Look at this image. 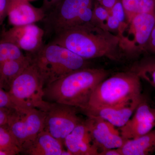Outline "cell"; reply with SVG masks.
Here are the masks:
<instances>
[{
    "label": "cell",
    "mask_w": 155,
    "mask_h": 155,
    "mask_svg": "<svg viewBox=\"0 0 155 155\" xmlns=\"http://www.w3.org/2000/svg\"><path fill=\"white\" fill-rule=\"evenodd\" d=\"M54 35L51 42L86 60L102 57L119 59V36L92 22L65 29Z\"/></svg>",
    "instance_id": "obj_1"
},
{
    "label": "cell",
    "mask_w": 155,
    "mask_h": 155,
    "mask_svg": "<svg viewBox=\"0 0 155 155\" xmlns=\"http://www.w3.org/2000/svg\"><path fill=\"white\" fill-rule=\"evenodd\" d=\"M108 75V71L102 68L79 69L45 87V100L73 106L83 111L96 87Z\"/></svg>",
    "instance_id": "obj_2"
},
{
    "label": "cell",
    "mask_w": 155,
    "mask_h": 155,
    "mask_svg": "<svg viewBox=\"0 0 155 155\" xmlns=\"http://www.w3.org/2000/svg\"><path fill=\"white\" fill-rule=\"evenodd\" d=\"M30 55L45 87L69 73L89 67L88 60L52 42L44 45L38 51Z\"/></svg>",
    "instance_id": "obj_3"
},
{
    "label": "cell",
    "mask_w": 155,
    "mask_h": 155,
    "mask_svg": "<svg viewBox=\"0 0 155 155\" xmlns=\"http://www.w3.org/2000/svg\"><path fill=\"white\" fill-rule=\"evenodd\" d=\"M140 78L129 70L106 78L98 84L93 93L88 109L119 105L142 96Z\"/></svg>",
    "instance_id": "obj_4"
},
{
    "label": "cell",
    "mask_w": 155,
    "mask_h": 155,
    "mask_svg": "<svg viewBox=\"0 0 155 155\" xmlns=\"http://www.w3.org/2000/svg\"><path fill=\"white\" fill-rule=\"evenodd\" d=\"M45 87L43 79L32 61L14 79L8 91L15 109L34 108L45 112L50 102L45 100Z\"/></svg>",
    "instance_id": "obj_5"
},
{
    "label": "cell",
    "mask_w": 155,
    "mask_h": 155,
    "mask_svg": "<svg viewBox=\"0 0 155 155\" xmlns=\"http://www.w3.org/2000/svg\"><path fill=\"white\" fill-rule=\"evenodd\" d=\"M45 112L34 108H19L10 112L8 127L22 153L44 130Z\"/></svg>",
    "instance_id": "obj_6"
},
{
    "label": "cell",
    "mask_w": 155,
    "mask_h": 155,
    "mask_svg": "<svg viewBox=\"0 0 155 155\" xmlns=\"http://www.w3.org/2000/svg\"><path fill=\"white\" fill-rule=\"evenodd\" d=\"M155 24V12L134 16L118 34L121 51L130 57L147 52L150 35Z\"/></svg>",
    "instance_id": "obj_7"
},
{
    "label": "cell",
    "mask_w": 155,
    "mask_h": 155,
    "mask_svg": "<svg viewBox=\"0 0 155 155\" xmlns=\"http://www.w3.org/2000/svg\"><path fill=\"white\" fill-rule=\"evenodd\" d=\"M79 109L64 104L50 102L45 112L44 130L64 145L67 136L83 121L78 116Z\"/></svg>",
    "instance_id": "obj_8"
},
{
    "label": "cell",
    "mask_w": 155,
    "mask_h": 155,
    "mask_svg": "<svg viewBox=\"0 0 155 155\" xmlns=\"http://www.w3.org/2000/svg\"><path fill=\"white\" fill-rule=\"evenodd\" d=\"M95 0H62L46 15L43 21L47 32L56 34L65 30L84 8L93 5Z\"/></svg>",
    "instance_id": "obj_9"
},
{
    "label": "cell",
    "mask_w": 155,
    "mask_h": 155,
    "mask_svg": "<svg viewBox=\"0 0 155 155\" xmlns=\"http://www.w3.org/2000/svg\"><path fill=\"white\" fill-rule=\"evenodd\" d=\"M155 127V107L144 96L133 115L119 130L124 139H132L146 134Z\"/></svg>",
    "instance_id": "obj_10"
},
{
    "label": "cell",
    "mask_w": 155,
    "mask_h": 155,
    "mask_svg": "<svg viewBox=\"0 0 155 155\" xmlns=\"http://www.w3.org/2000/svg\"><path fill=\"white\" fill-rule=\"evenodd\" d=\"M87 117L85 123L99 153L104 150L119 148L126 141L119 129L108 121L97 116Z\"/></svg>",
    "instance_id": "obj_11"
},
{
    "label": "cell",
    "mask_w": 155,
    "mask_h": 155,
    "mask_svg": "<svg viewBox=\"0 0 155 155\" xmlns=\"http://www.w3.org/2000/svg\"><path fill=\"white\" fill-rule=\"evenodd\" d=\"M45 34L44 29L33 23L13 26L4 32L2 39L13 43L20 50L32 55L44 45Z\"/></svg>",
    "instance_id": "obj_12"
},
{
    "label": "cell",
    "mask_w": 155,
    "mask_h": 155,
    "mask_svg": "<svg viewBox=\"0 0 155 155\" xmlns=\"http://www.w3.org/2000/svg\"><path fill=\"white\" fill-rule=\"evenodd\" d=\"M7 16L13 26L33 24L43 21L46 14L42 8L34 7L28 0H7Z\"/></svg>",
    "instance_id": "obj_13"
},
{
    "label": "cell",
    "mask_w": 155,
    "mask_h": 155,
    "mask_svg": "<svg viewBox=\"0 0 155 155\" xmlns=\"http://www.w3.org/2000/svg\"><path fill=\"white\" fill-rule=\"evenodd\" d=\"M143 97L142 95L133 101L119 105L93 108L83 112L87 116L99 117L119 128L124 126L130 119Z\"/></svg>",
    "instance_id": "obj_14"
},
{
    "label": "cell",
    "mask_w": 155,
    "mask_h": 155,
    "mask_svg": "<svg viewBox=\"0 0 155 155\" xmlns=\"http://www.w3.org/2000/svg\"><path fill=\"white\" fill-rule=\"evenodd\" d=\"M64 146L72 155H99L85 120L77 125L65 138Z\"/></svg>",
    "instance_id": "obj_15"
},
{
    "label": "cell",
    "mask_w": 155,
    "mask_h": 155,
    "mask_svg": "<svg viewBox=\"0 0 155 155\" xmlns=\"http://www.w3.org/2000/svg\"><path fill=\"white\" fill-rule=\"evenodd\" d=\"M64 145L46 130L40 132L30 146L22 153L29 155H72Z\"/></svg>",
    "instance_id": "obj_16"
},
{
    "label": "cell",
    "mask_w": 155,
    "mask_h": 155,
    "mask_svg": "<svg viewBox=\"0 0 155 155\" xmlns=\"http://www.w3.org/2000/svg\"><path fill=\"white\" fill-rule=\"evenodd\" d=\"M119 149L121 155H149L155 152V129L144 135L126 140Z\"/></svg>",
    "instance_id": "obj_17"
},
{
    "label": "cell",
    "mask_w": 155,
    "mask_h": 155,
    "mask_svg": "<svg viewBox=\"0 0 155 155\" xmlns=\"http://www.w3.org/2000/svg\"><path fill=\"white\" fill-rule=\"evenodd\" d=\"M30 55L6 61L0 65V87L8 91L13 81L31 63Z\"/></svg>",
    "instance_id": "obj_18"
},
{
    "label": "cell",
    "mask_w": 155,
    "mask_h": 155,
    "mask_svg": "<svg viewBox=\"0 0 155 155\" xmlns=\"http://www.w3.org/2000/svg\"><path fill=\"white\" fill-rule=\"evenodd\" d=\"M127 21L137 14L155 12V0H121Z\"/></svg>",
    "instance_id": "obj_19"
},
{
    "label": "cell",
    "mask_w": 155,
    "mask_h": 155,
    "mask_svg": "<svg viewBox=\"0 0 155 155\" xmlns=\"http://www.w3.org/2000/svg\"><path fill=\"white\" fill-rule=\"evenodd\" d=\"M130 70L155 88V56L143 58L134 64Z\"/></svg>",
    "instance_id": "obj_20"
},
{
    "label": "cell",
    "mask_w": 155,
    "mask_h": 155,
    "mask_svg": "<svg viewBox=\"0 0 155 155\" xmlns=\"http://www.w3.org/2000/svg\"><path fill=\"white\" fill-rule=\"evenodd\" d=\"M0 150L9 152L13 155L21 152L20 147L7 125L0 126Z\"/></svg>",
    "instance_id": "obj_21"
},
{
    "label": "cell",
    "mask_w": 155,
    "mask_h": 155,
    "mask_svg": "<svg viewBox=\"0 0 155 155\" xmlns=\"http://www.w3.org/2000/svg\"><path fill=\"white\" fill-rule=\"evenodd\" d=\"M25 55L17 46L8 41H0V65L6 61L23 58Z\"/></svg>",
    "instance_id": "obj_22"
},
{
    "label": "cell",
    "mask_w": 155,
    "mask_h": 155,
    "mask_svg": "<svg viewBox=\"0 0 155 155\" xmlns=\"http://www.w3.org/2000/svg\"><path fill=\"white\" fill-rule=\"evenodd\" d=\"M109 15L110 11L101 5L99 3L95 0L91 22L95 25L105 29L106 23Z\"/></svg>",
    "instance_id": "obj_23"
},
{
    "label": "cell",
    "mask_w": 155,
    "mask_h": 155,
    "mask_svg": "<svg viewBox=\"0 0 155 155\" xmlns=\"http://www.w3.org/2000/svg\"><path fill=\"white\" fill-rule=\"evenodd\" d=\"M93 5L83 9L69 28L85 25L91 22L93 14ZM68 29V28H67Z\"/></svg>",
    "instance_id": "obj_24"
},
{
    "label": "cell",
    "mask_w": 155,
    "mask_h": 155,
    "mask_svg": "<svg viewBox=\"0 0 155 155\" xmlns=\"http://www.w3.org/2000/svg\"><path fill=\"white\" fill-rule=\"evenodd\" d=\"M110 14L119 21L122 24L123 28L127 24L126 14L121 0H119L115 4V5L110 11Z\"/></svg>",
    "instance_id": "obj_25"
},
{
    "label": "cell",
    "mask_w": 155,
    "mask_h": 155,
    "mask_svg": "<svg viewBox=\"0 0 155 155\" xmlns=\"http://www.w3.org/2000/svg\"><path fill=\"white\" fill-rule=\"evenodd\" d=\"M123 28L122 24L110 14L106 23L105 29L118 35Z\"/></svg>",
    "instance_id": "obj_26"
},
{
    "label": "cell",
    "mask_w": 155,
    "mask_h": 155,
    "mask_svg": "<svg viewBox=\"0 0 155 155\" xmlns=\"http://www.w3.org/2000/svg\"><path fill=\"white\" fill-rule=\"evenodd\" d=\"M0 109L12 110L15 109L8 92L0 87Z\"/></svg>",
    "instance_id": "obj_27"
},
{
    "label": "cell",
    "mask_w": 155,
    "mask_h": 155,
    "mask_svg": "<svg viewBox=\"0 0 155 155\" xmlns=\"http://www.w3.org/2000/svg\"><path fill=\"white\" fill-rule=\"evenodd\" d=\"M155 50V24L154 25L147 46V52L152 53Z\"/></svg>",
    "instance_id": "obj_28"
},
{
    "label": "cell",
    "mask_w": 155,
    "mask_h": 155,
    "mask_svg": "<svg viewBox=\"0 0 155 155\" xmlns=\"http://www.w3.org/2000/svg\"><path fill=\"white\" fill-rule=\"evenodd\" d=\"M61 1L62 0H44L42 8L45 12L46 14L49 12Z\"/></svg>",
    "instance_id": "obj_29"
},
{
    "label": "cell",
    "mask_w": 155,
    "mask_h": 155,
    "mask_svg": "<svg viewBox=\"0 0 155 155\" xmlns=\"http://www.w3.org/2000/svg\"><path fill=\"white\" fill-rule=\"evenodd\" d=\"M12 110L0 109V126L7 125L9 114Z\"/></svg>",
    "instance_id": "obj_30"
},
{
    "label": "cell",
    "mask_w": 155,
    "mask_h": 155,
    "mask_svg": "<svg viewBox=\"0 0 155 155\" xmlns=\"http://www.w3.org/2000/svg\"><path fill=\"white\" fill-rule=\"evenodd\" d=\"M101 5L110 11L119 0H96Z\"/></svg>",
    "instance_id": "obj_31"
},
{
    "label": "cell",
    "mask_w": 155,
    "mask_h": 155,
    "mask_svg": "<svg viewBox=\"0 0 155 155\" xmlns=\"http://www.w3.org/2000/svg\"><path fill=\"white\" fill-rule=\"evenodd\" d=\"M7 0H0V22L7 16Z\"/></svg>",
    "instance_id": "obj_32"
},
{
    "label": "cell",
    "mask_w": 155,
    "mask_h": 155,
    "mask_svg": "<svg viewBox=\"0 0 155 155\" xmlns=\"http://www.w3.org/2000/svg\"><path fill=\"white\" fill-rule=\"evenodd\" d=\"M99 155H121L119 148L109 149L100 153Z\"/></svg>",
    "instance_id": "obj_33"
},
{
    "label": "cell",
    "mask_w": 155,
    "mask_h": 155,
    "mask_svg": "<svg viewBox=\"0 0 155 155\" xmlns=\"http://www.w3.org/2000/svg\"><path fill=\"white\" fill-rule=\"evenodd\" d=\"M0 155H13V154L9 152L6 151L1 150H0Z\"/></svg>",
    "instance_id": "obj_34"
},
{
    "label": "cell",
    "mask_w": 155,
    "mask_h": 155,
    "mask_svg": "<svg viewBox=\"0 0 155 155\" xmlns=\"http://www.w3.org/2000/svg\"><path fill=\"white\" fill-rule=\"evenodd\" d=\"M152 54H153L155 56V50H154V51L152 53Z\"/></svg>",
    "instance_id": "obj_35"
},
{
    "label": "cell",
    "mask_w": 155,
    "mask_h": 155,
    "mask_svg": "<svg viewBox=\"0 0 155 155\" xmlns=\"http://www.w3.org/2000/svg\"></svg>",
    "instance_id": "obj_36"
}]
</instances>
